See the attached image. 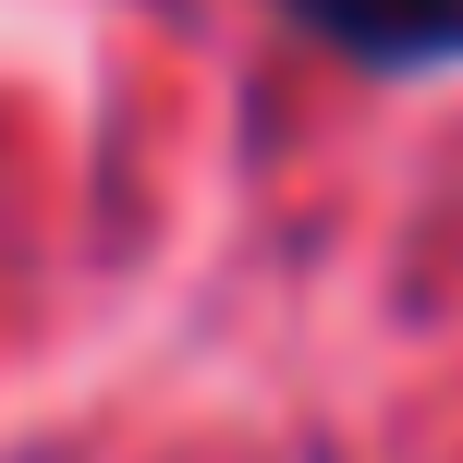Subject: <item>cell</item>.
<instances>
[{
  "label": "cell",
  "instance_id": "cell-1",
  "mask_svg": "<svg viewBox=\"0 0 463 463\" xmlns=\"http://www.w3.org/2000/svg\"><path fill=\"white\" fill-rule=\"evenodd\" d=\"M293 24H317L342 61L366 73H439L463 61V0H280Z\"/></svg>",
  "mask_w": 463,
  "mask_h": 463
}]
</instances>
